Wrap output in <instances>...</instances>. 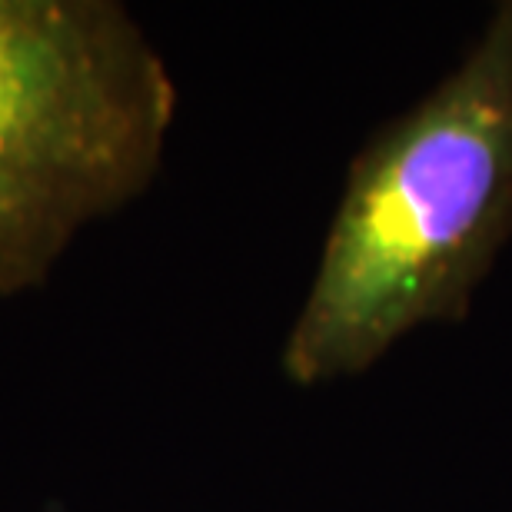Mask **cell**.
I'll use <instances>...</instances> for the list:
<instances>
[{"label":"cell","instance_id":"obj_1","mask_svg":"<svg viewBox=\"0 0 512 512\" xmlns=\"http://www.w3.org/2000/svg\"><path fill=\"white\" fill-rule=\"evenodd\" d=\"M509 237L512 0H503L463 64L350 163L280 356L286 380L356 376L416 326L463 320Z\"/></svg>","mask_w":512,"mask_h":512},{"label":"cell","instance_id":"obj_2","mask_svg":"<svg viewBox=\"0 0 512 512\" xmlns=\"http://www.w3.org/2000/svg\"><path fill=\"white\" fill-rule=\"evenodd\" d=\"M177 87L110 0H0V296L157 177Z\"/></svg>","mask_w":512,"mask_h":512}]
</instances>
